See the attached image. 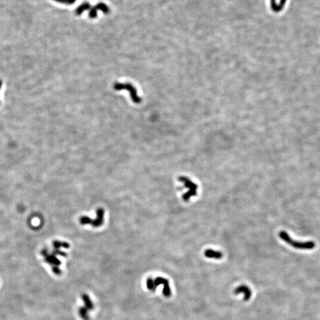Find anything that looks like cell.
<instances>
[{"instance_id": "6da1fadb", "label": "cell", "mask_w": 320, "mask_h": 320, "mask_svg": "<svg viewBox=\"0 0 320 320\" xmlns=\"http://www.w3.org/2000/svg\"><path fill=\"white\" fill-rule=\"evenodd\" d=\"M279 237L285 242L292 247L300 250H312L315 247V244L313 241L301 242L294 240L289 236L285 231H280L279 234Z\"/></svg>"}, {"instance_id": "277c9868", "label": "cell", "mask_w": 320, "mask_h": 320, "mask_svg": "<svg viewBox=\"0 0 320 320\" xmlns=\"http://www.w3.org/2000/svg\"><path fill=\"white\" fill-rule=\"evenodd\" d=\"M163 285V294L167 297H169L171 295V289L169 285V282L165 278L162 277H158L155 280H153L151 279H150L147 281L148 287L151 290H155L157 285Z\"/></svg>"}, {"instance_id": "5b68a950", "label": "cell", "mask_w": 320, "mask_h": 320, "mask_svg": "<svg viewBox=\"0 0 320 320\" xmlns=\"http://www.w3.org/2000/svg\"><path fill=\"white\" fill-rule=\"evenodd\" d=\"M97 217L95 219H92L90 218L87 216H82L81 217L79 221L82 225L90 224L94 228H97L101 226L104 222V211L103 209L100 208L97 211Z\"/></svg>"}, {"instance_id": "8992f818", "label": "cell", "mask_w": 320, "mask_h": 320, "mask_svg": "<svg viewBox=\"0 0 320 320\" xmlns=\"http://www.w3.org/2000/svg\"><path fill=\"white\" fill-rule=\"evenodd\" d=\"M234 292L237 295L240 294H243L244 299L245 301L249 300L251 296V291L250 289L245 285H241L238 286L237 288L236 289Z\"/></svg>"}, {"instance_id": "3957f363", "label": "cell", "mask_w": 320, "mask_h": 320, "mask_svg": "<svg viewBox=\"0 0 320 320\" xmlns=\"http://www.w3.org/2000/svg\"><path fill=\"white\" fill-rule=\"evenodd\" d=\"M114 89L116 91L127 90L129 92L132 101L135 104H139L142 101V99L138 94V92L135 87L129 82L121 83L116 82L114 84Z\"/></svg>"}, {"instance_id": "7c38bea8", "label": "cell", "mask_w": 320, "mask_h": 320, "mask_svg": "<svg viewBox=\"0 0 320 320\" xmlns=\"http://www.w3.org/2000/svg\"><path fill=\"white\" fill-rule=\"evenodd\" d=\"M58 3L67 4V5H72L74 4L77 0H53Z\"/></svg>"}, {"instance_id": "52a82bcc", "label": "cell", "mask_w": 320, "mask_h": 320, "mask_svg": "<svg viewBox=\"0 0 320 320\" xmlns=\"http://www.w3.org/2000/svg\"><path fill=\"white\" fill-rule=\"evenodd\" d=\"M204 255L207 258H214L216 260L221 259L223 257V254L222 252L212 249H208L205 250L204 252Z\"/></svg>"}, {"instance_id": "9c48e42d", "label": "cell", "mask_w": 320, "mask_h": 320, "mask_svg": "<svg viewBox=\"0 0 320 320\" xmlns=\"http://www.w3.org/2000/svg\"><path fill=\"white\" fill-rule=\"evenodd\" d=\"M91 9V5L89 3H84L81 4L80 6H79L75 10V14L77 16L81 15L85 11L90 10Z\"/></svg>"}, {"instance_id": "8fae6325", "label": "cell", "mask_w": 320, "mask_h": 320, "mask_svg": "<svg viewBox=\"0 0 320 320\" xmlns=\"http://www.w3.org/2000/svg\"><path fill=\"white\" fill-rule=\"evenodd\" d=\"M97 9L96 8V7H92L90 9V11L89 13V16L90 18L92 19H94V18H96L97 17V15H98V12H97Z\"/></svg>"}, {"instance_id": "ba28073f", "label": "cell", "mask_w": 320, "mask_h": 320, "mask_svg": "<svg viewBox=\"0 0 320 320\" xmlns=\"http://www.w3.org/2000/svg\"><path fill=\"white\" fill-rule=\"evenodd\" d=\"M286 0H280V2L279 4H277L276 3V0H271V8L272 10L276 12L279 13L281 10H283L284 6L286 3Z\"/></svg>"}, {"instance_id": "7a4b0ae2", "label": "cell", "mask_w": 320, "mask_h": 320, "mask_svg": "<svg viewBox=\"0 0 320 320\" xmlns=\"http://www.w3.org/2000/svg\"><path fill=\"white\" fill-rule=\"evenodd\" d=\"M179 181L183 184L184 187L187 190V192L182 195V199L187 202L189 200L197 194L198 186L196 183L186 176H180L178 179Z\"/></svg>"}, {"instance_id": "30bf717a", "label": "cell", "mask_w": 320, "mask_h": 320, "mask_svg": "<svg viewBox=\"0 0 320 320\" xmlns=\"http://www.w3.org/2000/svg\"><path fill=\"white\" fill-rule=\"evenodd\" d=\"M95 7L97 10H100L105 14H108L110 13L109 7L103 3H99Z\"/></svg>"}]
</instances>
